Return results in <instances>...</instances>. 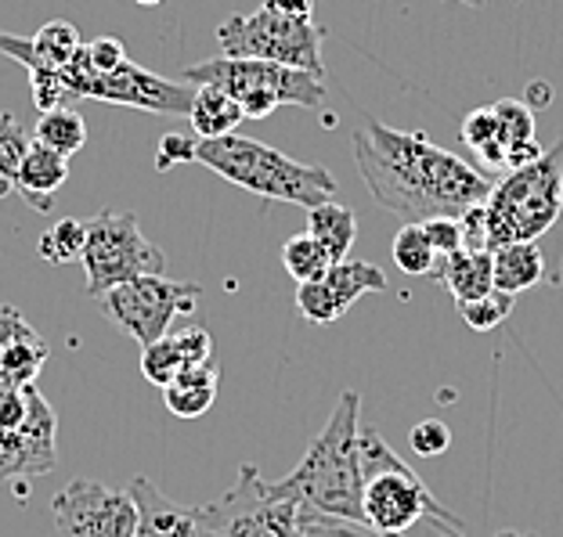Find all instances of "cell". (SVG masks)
Returning a JSON list of instances; mask_svg holds the SVG:
<instances>
[{"mask_svg":"<svg viewBox=\"0 0 563 537\" xmlns=\"http://www.w3.org/2000/svg\"><path fill=\"white\" fill-rule=\"evenodd\" d=\"M196 148H199L196 134H166L156 148V170L166 174V170H174V166L196 163Z\"/></svg>","mask_w":563,"mask_h":537,"instance_id":"d590c367","label":"cell"},{"mask_svg":"<svg viewBox=\"0 0 563 537\" xmlns=\"http://www.w3.org/2000/svg\"><path fill=\"white\" fill-rule=\"evenodd\" d=\"M51 519L62 537H134L137 505L126 488L76 477L55 494Z\"/></svg>","mask_w":563,"mask_h":537,"instance_id":"7c38bea8","label":"cell"},{"mask_svg":"<svg viewBox=\"0 0 563 537\" xmlns=\"http://www.w3.org/2000/svg\"><path fill=\"white\" fill-rule=\"evenodd\" d=\"M307 235L329 253L332 264H340V260H347V253L354 246L357 216L351 206H340V202H332V199L318 202V206L307 210Z\"/></svg>","mask_w":563,"mask_h":537,"instance_id":"44dd1931","label":"cell"},{"mask_svg":"<svg viewBox=\"0 0 563 537\" xmlns=\"http://www.w3.org/2000/svg\"><path fill=\"white\" fill-rule=\"evenodd\" d=\"M523 101H528L531 109H545L549 101H553V87H549L545 80L531 83V87H528V98H523Z\"/></svg>","mask_w":563,"mask_h":537,"instance_id":"7bdbcfd3","label":"cell"},{"mask_svg":"<svg viewBox=\"0 0 563 537\" xmlns=\"http://www.w3.org/2000/svg\"><path fill=\"white\" fill-rule=\"evenodd\" d=\"M438 286H444L459 303L481 300L495 289V275H492V249H459L452 257L438 260L433 275Z\"/></svg>","mask_w":563,"mask_h":537,"instance_id":"e0dca14e","label":"cell"},{"mask_svg":"<svg viewBox=\"0 0 563 537\" xmlns=\"http://www.w3.org/2000/svg\"><path fill=\"white\" fill-rule=\"evenodd\" d=\"M322 281L329 286L332 300H336V306H340L343 314H347L351 306L365 297V292H387L390 289L387 275H383L379 267L368 264V260H340V264H332Z\"/></svg>","mask_w":563,"mask_h":537,"instance_id":"603a6c76","label":"cell"},{"mask_svg":"<svg viewBox=\"0 0 563 537\" xmlns=\"http://www.w3.org/2000/svg\"><path fill=\"white\" fill-rule=\"evenodd\" d=\"M463 4H470V8H484L488 0H463Z\"/></svg>","mask_w":563,"mask_h":537,"instance_id":"bcb514c9","label":"cell"},{"mask_svg":"<svg viewBox=\"0 0 563 537\" xmlns=\"http://www.w3.org/2000/svg\"><path fill=\"white\" fill-rule=\"evenodd\" d=\"M459 232H463V249H492L484 202H477V206H470L463 216H459Z\"/></svg>","mask_w":563,"mask_h":537,"instance_id":"ab89813d","label":"cell"},{"mask_svg":"<svg viewBox=\"0 0 563 537\" xmlns=\"http://www.w3.org/2000/svg\"><path fill=\"white\" fill-rule=\"evenodd\" d=\"M30 44H33L36 61H41V66H47V69H66L69 61L76 58V51L84 47L80 30H76V25L66 22V19L44 22L41 30L30 36Z\"/></svg>","mask_w":563,"mask_h":537,"instance_id":"d4e9b609","label":"cell"},{"mask_svg":"<svg viewBox=\"0 0 563 537\" xmlns=\"http://www.w3.org/2000/svg\"><path fill=\"white\" fill-rule=\"evenodd\" d=\"M282 267L297 281H318V278H325L332 260H329V253L303 232V235H292L286 246H282Z\"/></svg>","mask_w":563,"mask_h":537,"instance_id":"83f0119b","label":"cell"},{"mask_svg":"<svg viewBox=\"0 0 563 537\" xmlns=\"http://www.w3.org/2000/svg\"><path fill=\"white\" fill-rule=\"evenodd\" d=\"M408 444H412V451L419 458H438L452 447V429H448L441 418H427V422H419V426H412Z\"/></svg>","mask_w":563,"mask_h":537,"instance_id":"836d02e7","label":"cell"},{"mask_svg":"<svg viewBox=\"0 0 563 537\" xmlns=\"http://www.w3.org/2000/svg\"><path fill=\"white\" fill-rule=\"evenodd\" d=\"M62 80H66V91L73 101L91 98V101H109V105L120 109L156 112V116H188L191 98H196V83L166 80V76L137 66V61H123L120 69L98 76L80 61V51L62 69Z\"/></svg>","mask_w":563,"mask_h":537,"instance_id":"9c48e42d","label":"cell"},{"mask_svg":"<svg viewBox=\"0 0 563 537\" xmlns=\"http://www.w3.org/2000/svg\"><path fill=\"white\" fill-rule=\"evenodd\" d=\"M217 387H221V372L213 368V361H202V365L185 368L181 376L166 382L163 401L170 407V415L177 418H199L213 407Z\"/></svg>","mask_w":563,"mask_h":537,"instance_id":"d6986e66","label":"cell"},{"mask_svg":"<svg viewBox=\"0 0 563 537\" xmlns=\"http://www.w3.org/2000/svg\"><path fill=\"white\" fill-rule=\"evenodd\" d=\"M484 216L492 249L506 242H539L553 232L563 216V137L542 152L539 163L495 181L492 195L484 199Z\"/></svg>","mask_w":563,"mask_h":537,"instance_id":"5b68a950","label":"cell"},{"mask_svg":"<svg viewBox=\"0 0 563 537\" xmlns=\"http://www.w3.org/2000/svg\"><path fill=\"white\" fill-rule=\"evenodd\" d=\"M297 306H300V314L307 317V322H314V325H332V322H340L343 311L336 306V300H332V292L322 278L318 281H300L297 286Z\"/></svg>","mask_w":563,"mask_h":537,"instance_id":"1f68e13d","label":"cell"},{"mask_svg":"<svg viewBox=\"0 0 563 537\" xmlns=\"http://www.w3.org/2000/svg\"><path fill=\"white\" fill-rule=\"evenodd\" d=\"M66 181H69V159L33 141L15 170L19 195L30 202L36 213H51V206H55V191Z\"/></svg>","mask_w":563,"mask_h":537,"instance_id":"2e32d148","label":"cell"},{"mask_svg":"<svg viewBox=\"0 0 563 537\" xmlns=\"http://www.w3.org/2000/svg\"><path fill=\"white\" fill-rule=\"evenodd\" d=\"M394 264L412 278L433 275V267H438V249L430 246L422 224H405L401 232L394 235Z\"/></svg>","mask_w":563,"mask_h":537,"instance_id":"4316f807","label":"cell"},{"mask_svg":"<svg viewBox=\"0 0 563 537\" xmlns=\"http://www.w3.org/2000/svg\"><path fill=\"white\" fill-rule=\"evenodd\" d=\"M33 145V137L25 134V126L11 116V112L0 109V174L4 177H15L19 163L25 156V148Z\"/></svg>","mask_w":563,"mask_h":537,"instance_id":"d6a6232c","label":"cell"},{"mask_svg":"<svg viewBox=\"0 0 563 537\" xmlns=\"http://www.w3.org/2000/svg\"><path fill=\"white\" fill-rule=\"evenodd\" d=\"M351 152L373 199L405 224H422L430 216H463L495 188V177L433 145L422 131L368 123L354 131Z\"/></svg>","mask_w":563,"mask_h":537,"instance_id":"6da1fadb","label":"cell"},{"mask_svg":"<svg viewBox=\"0 0 563 537\" xmlns=\"http://www.w3.org/2000/svg\"><path fill=\"white\" fill-rule=\"evenodd\" d=\"M33 141L36 145H44L51 152H58V156H76V152L84 148L87 141V123L76 109L69 105H58V109H47L36 116V126H33Z\"/></svg>","mask_w":563,"mask_h":537,"instance_id":"cb8c5ba5","label":"cell"},{"mask_svg":"<svg viewBox=\"0 0 563 537\" xmlns=\"http://www.w3.org/2000/svg\"><path fill=\"white\" fill-rule=\"evenodd\" d=\"M11 191H15V177H4V174H0V199H8Z\"/></svg>","mask_w":563,"mask_h":537,"instance_id":"ee69618b","label":"cell"},{"mask_svg":"<svg viewBox=\"0 0 563 537\" xmlns=\"http://www.w3.org/2000/svg\"><path fill=\"white\" fill-rule=\"evenodd\" d=\"M80 61L91 72H98V76L112 72V69H120L123 61H126V47L117 41V36H98V41L80 47Z\"/></svg>","mask_w":563,"mask_h":537,"instance_id":"e575fe53","label":"cell"},{"mask_svg":"<svg viewBox=\"0 0 563 537\" xmlns=\"http://www.w3.org/2000/svg\"><path fill=\"white\" fill-rule=\"evenodd\" d=\"M181 80L191 83H213L224 94H232L246 120H267L282 105H297L307 112H318L325 105V83L322 76L282 66V61H264V58H210L199 66H188Z\"/></svg>","mask_w":563,"mask_h":537,"instance_id":"8992f818","label":"cell"},{"mask_svg":"<svg viewBox=\"0 0 563 537\" xmlns=\"http://www.w3.org/2000/svg\"><path fill=\"white\" fill-rule=\"evenodd\" d=\"M459 134H463V145L473 152V159H477V170H484L488 177L506 170V141L503 131H498V116L492 105L473 109Z\"/></svg>","mask_w":563,"mask_h":537,"instance_id":"7402d4cb","label":"cell"},{"mask_svg":"<svg viewBox=\"0 0 563 537\" xmlns=\"http://www.w3.org/2000/svg\"><path fill=\"white\" fill-rule=\"evenodd\" d=\"M137 4H145V8H152V4H159V0H137Z\"/></svg>","mask_w":563,"mask_h":537,"instance_id":"7dc6e473","label":"cell"},{"mask_svg":"<svg viewBox=\"0 0 563 537\" xmlns=\"http://www.w3.org/2000/svg\"><path fill=\"white\" fill-rule=\"evenodd\" d=\"M357 433H362V398L347 390L332 407L322 433L311 440L300 466L272 483L278 497L307 505L311 513L340 523L365 527L362 516V458H357Z\"/></svg>","mask_w":563,"mask_h":537,"instance_id":"7a4b0ae2","label":"cell"},{"mask_svg":"<svg viewBox=\"0 0 563 537\" xmlns=\"http://www.w3.org/2000/svg\"><path fill=\"white\" fill-rule=\"evenodd\" d=\"M137 505L134 537H213V508L210 505H181L166 497L148 477H134L126 483Z\"/></svg>","mask_w":563,"mask_h":537,"instance_id":"5bb4252c","label":"cell"},{"mask_svg":"<svg viewBox=\"0 0 563 537\" xmlns=\"http://www.w3.org/2000/svg\"><path fill=\"white\" fill-rule=\"evenodd\" d=\"M492 275H495V289L509 292V297H520V292H528L545 281L542 249L534 246V242H506V246H495Z\"/></svg>","mask_w":563,"mask_h":537,"instance_id":"ac0fdd59","label":"cell"},{"mask_svg":"<svg viewBox=\"0 0 563 537\" xmlns=\"http://www.w3.org/2000/svg\"><path fill=\"white\" fill-rule=\"evenodd\" d=\"M495 116H498V131H503L506 148L520 145V141H534V109L520 98H503L495 101Z\"/></svg>","mask_w":563,"mask_h":537,"instance_id":"4dcf8cb0","label":"cell"},{"mask_svg":"<svg viewBox=\"0 0 563 537\" xmlns=\"http://www.w3.org/2000/svg\"><path fill=\"white\" fill-rule=\"evenodd\" d=\"M210 508L213 537H303L314 519H322L292 497H278L257 466H239L235 488Z\"/></svg>","mask_w":563,"mask_h":537,"instance_id":"30bf717a","label":"cell"},{"mask_svg":"<svg viewBox=\"0 0 563 537\" xmlns=\"http://www.w3.org/2000/svg\"><path fill=\"white\" fill-rule=\"evenodd\" d=\"M87 242L80 253L87 275V297H106L109 289L141 275H163L166 253L141 235V221L131 210H101L87 216Z\"/></svg>","mask_w":563,"mask_h":537,"instance_id":"52a82bcc","label":"cell"},{"mask_svg":"<svg viewBox=\"0 0 563 537\" xmlns=\"http://www.w3.org/2000/svg\"><path fill=\"white\" fill-rule=\"evenodd\" d=\"M58 466V415L33 387L30 418L15 429H0V483H30Z\"/></svg>","mask_w":563,"mask_h":537,"instance_id":"4fadbf2b","label":"cell"},{"mask_svg":"<svg viewBox=\"0 0 563 537\" xmlns=\"http://www.w3.org/2000/svg\"><path fill=\"white\" fill-rule=\"evenodd\" d=\"M357 458H362V516L365 527L379 537L408 534L422 519H433L444 530H466V523L430 494L419 472L394 455L376 426L357 433Z\"/></svg>","mask_w":563,"mask_h":537,"instance_id":"277c9868","label":"cell"},{"mask_svg":"<svg viewBox=\"0 0 563 537\" xmlns=\"http://www.w3.org/2000/svg\"><path fill=\"white\" fill-rule=\"evenodd\" d=\"M213 361V339L207 328L191 325L181 332H166L163 339L141 347V376H145L152 387H166L170 379H177L191 365Z\"/></svg>","mask_w":563,"mask_h":537,"instance_id":"9a60e30c","label":"cell"},{"mask_svg":"<svg viewBox=\"0 0 563 537\" xmlns=\"http://www.w3.org/2000/svg\"><path fill=\"white\" fill-rule=\"evenodd\" d=\"M87 242V224L73 221V216H62L58 224H51L41 235V260L47 264H76L84 253Z\"/></svg>","mask_w":563,"mask_h":537,"instance_id":"f1b7e54d","label":"cell"},{"mask_svg":"<svg viewBox=\"0 0 563 537\" xmlns=\"http://www.w3.org/2000/svg\"><path fill=\"white\" fill-rule=\"evenodd\" d=\"M422 232H427L430 246L438 249V260L452 257V253L463 249V232H459V216H430V221H422Z\"/></svg>","mask_w":563,"mask_h":537,"instance_id":"74e56055","label":"cell"},{"mask_svg":"<svg viewBox=\"0 0 563 537\" xmlns=\"http://www.w3.org/2000/svg\"><path fill=\"white\" fill-rule=\"evenodd\" d=\"M394 537H405V534H394ZM444 537H455V534H444Z\"/></svg>","mask_w":563,"mask_h":537,"instance_id":"c3c4849f","label":"cell"},{"mask_svg":"<svg viewBox=\"0 0 563 537\" xmlns=\"http://www.w3.org/2000/svg\"><path fill=\"white\" fill-rule=\"evenodd\" d=\"M196 163L207 166L210 174L224 177L250 195H261L267 202H289V206L311 210L318 202H329L336 195V177L318 163H300L278 152L264 141L224 134V137H199Z\"/></svg>","mask_w":563,"mask_h":537,"instance_id":"3957f363","label":"cell"},{"mask_svg":"<svg viewBox=\"0 0 563 537\" xmlns=\"http://www.w3.org/2000/svg\"><path fill=\"white\" fill-rule=\"evenodd\" d=\"M495 537H534V534H520V530H503V534H495Z\"/></svg>","mask_w":563,"mask_h":537,"instance_id":"f6af8a7d","label":"cell"},{"mask_svg":"<svg viewBox=\"0 0 563 537\" xmlns=\"http://www.w3.org/2000/svg\"><path fill=\"white\" fill-rule=\"evenodd\" d=\"M264 8H272L286 19H300V22L314 19V0H264Z\"/></svg>","mask_w":563,"mask_h":537,"instance_id":"b9f144b4","label":"cell"},{"mask_svg":"<svg viewBox=\"0 0 563 537\" xmlns=\"http://www.w3.org/2000/svg\"><path fill=\"white\" fill-rule=\"evenodd\" d=\"M322 25L286 19L272 8H257L250 15H232L217 25V44L224 55L232 58H264V61H282V66L307 69L325 80L322 66Z\"/></svg>","mask_w":563,"mask_h":537,"instance_id":"ba28073f","label":"cell"},{"mask_svg":"<svg viewBox=\"0 0 563 537\" xmlns=\"http://www.w3.org/2000/svg\"><path fill=\"white\" fill-rule=\"evenodd\" d=\"M199 300H202L199 281H170L163 275H141L134 281H123V286L109 289L106 297H98L101 314L109 322H117L141 347L163 339L170 332L174 317L191 314Z\"/></svg>","mask_w":563,"mask_h":537,"instance_id":"8fae6325","label":"cell"},{"mask_svg":"<svg viewBox=\"0 0 563 537\" xmlns=\"http://www.w3.org/2000/svg\"><path fill=\"white\" fill-rule=\"evenodd\" d=\"M242 120H246V112L242 105L224 94L221 87L213 83H199L196 87V98H191V112H188V123L196 137H224V134H235Z\"/></svg>","mask_w":563,"mask_h":537,"instance_id":"ffe728a7","label":"cell"},{"mask_svg":"<svg viewBox=\"0 0 563 537\" xmlns=\"http://www.w3.org/2000/svg\"><path fill=\"white\" fill-rule=\"evenodd\" d=\"M303 537H379L376 530H362L354 523H340V519H314L311 527L303 530Z\"/></svg>","mask_w":563,"mask_h":537,"instance_id":"60d3db41","label":"cell"},{"mask_svg":"<svg viewBox=\"0 0 563 537\" xmlns=\"http://www.w3.org/2000/svg\"><path fill=\"white\" fill-rule=\"evenodd\" d=\"M33 387H11V382H0V429H15L30 418Z\"/></svg>","mask_w":563,"mask_h":537,"instance_id":"8d00e7d4","label":"cell"},{"mask_svg":"<svg viewBox=\"0 0 563 537\" xmlns=\"http://www.w3.org/2000/svg\"><path fill=\"white\" fill-rule=\"evenodd\" d=\"M47 343L41 336L19 339L15 347H8L0 354V382H11V387H33L41 368L47 365Z\"/></svg>","mask_w":563,"mask_h":537,"instance_id":"484cf974","label":"cell"},{"mask_svg":"<svg viewBox=\"0 0 563 537\" xmlns=\"http://www.w3.org/2000/svg\"><path fill=\"white\" fill-rule=\"evenodd\" d=\"M30 336H41V332L25 322L19 306L0 303V354H4L8 347H15L19 339H30Z\"/></svg>","mask_w":563,"mask_h":537,"instance_id":"f35d334b","label":"cell"},{"mask_svg":"<svg viewBox=\"0 0 563 537\" xmlns=\"http://www.w3.org/2000/svg\"><path fill=\"white\" fill-rule=\"evenodd\" d=\"M517 306V297H509L503 289H492L488 297L481 300H470V303H459V311H463V322L477 332H492L506 322L509 314H514Z\"/></svg>","mask_w":563,"mask_h":537,"instance_id":"f546056e","label":"cell"}]
</instances>
